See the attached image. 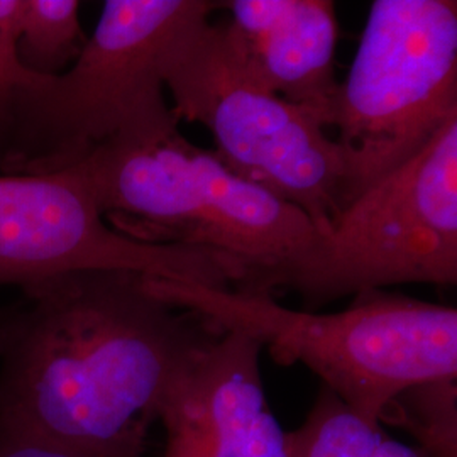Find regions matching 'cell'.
I'll list each match as a JSON object with an SVG mask.
<instances>
[{"label":"cell","mask_w":457,"mask_h":457,"mask_svg":"<svg viewBox=\"0 0 457 457\" xmlns=\"http://www.w3.org/2000/svg\"><path fill=\"white\" fill-rule=\"evenodd\" d=\"M21 290L0 343V424L85 457H143L171 388L222 328L134 271H71Z\"/></svg>","instance_id":"cell-1"},{"label":"cell","mask_w":457,"mask_h":457,"mask_svg":"<svg viewBox=\"0 0 457 457\" xmlns=\"http://www.w3.org/2000/svg\"><path fill=\"white\" fill-rule=\"evenodd\" d=\"M73 168L117 234L212 253L232 266L230 290L300 262L322 239L307 213L232 173L179 122L120 134Z\"/></svg>","instance_id":"cell-2"},{"label":"cell","mask_w":457,"mask_h":457,"mask_svg":"<svg viewBox=\"0 0 457 457\" xmlns=\"http://www.w3.org/2000/svg\"><path fill=\"white\" fill-rule=\"evenodd\" d=\"M145 285L222 330L249 336L279 364H303L375 424L411 385L457 378L454 307L376 290L358 295L345 311L317 313L287 309L270 295L163 278L145 277Z\"/></svg>","instance_id":"cell-3"},{"label":"cell","mask_w":457,"mask_h":457,"mask_svg":"<svg viewBox=\"0 0 457 457\" xmlns=\"http://www.w3.org/2000/svg\"><path fill=\"white\" fill-rule=\"evenodd\" d=\"M160 71L175 117L205 126L224 166L328 232L351 204L343 147L315 115L253 77L228 21L200 17L181 28Z\"/></svg>","instance_id":"cell-4"},{"label":"cell","mask_w":457,"mask_h":457,"mask_svg":"<svg viewBox=\"0 0 457 457\" xmlns=\"http://www.w3.org/2000/svg\"><path fill=\"white\" fill-rule=\"evenodd\" d=\"M215 11L220 2L107 0L73 65L54 77L29 71L19 88L0 175L65 171L120 134L180 122L164 98L162 53Z\"/></svg>","instance_id":"cell-5"},{"label":"cell","mask_w":457,"mask_h":457,"mask_svg":"<svg viewBox=\"0 0 457 457\" xmlns=\"http://www.w3.org/2000/svg\"><path fill=\"white\" fill-rule=\"evenodd\" d=\"M457 114L405 163L364 190L311 253L234 292L298 295L320 307L403 283L456 285Z\"/></svg>","instance_id":"cell-6"},{"label":"cell","mask_w":457,"mask_h":457,"mask_svg":"<svg viewBox=\"0 0 457 457\" xmlns=\"http://www.w3.org/2000/svg\"><path fill=\"white\" fill-rule=\"evenodd\" d=\"M456 114V2H373L328 119L345 154L351 204Z\"/></svg>","instance_id":"cell-7"},{"label":"cell","mask_w":457,"mask_h":457,"mask_svg":"<svg viewBox=\"0 0 457 457\" xmlns=\"http://www.w3.org/2000/svg\"><path fill=\"white\" fill-rule=\"evenodd\" d=\"M85 270H122L230 290L232 268L212 253L143 245L111 228L77 168L0 175V285L24 288Z\"/></svg>","instance_id":"cell-8"},{"label":"cell","mask_w":457,"mask_h":457,"mask_svg":"<svg viewBox=\"0 0 457 457\" xmlns=\"http://www.w3.org/2000/svg\"><path fill=\"white\" fill-rule=\"evenodd\" d=\"M262 349L222 330L200 351L164 402V457H288V434L262 386Z\"/></svg>","instance_id":"cell-9"},{"label":"cell","mask_w":457,"mask_h":457,"mask_svg":"<svg viewBox=\"0 0 457 457\" xmlns=\"http://www.w3.org/2000/svg\"><path fill=\"white\" fill-rule=\"evenodd\" d=\"M245 65L264 88L307 109L324 128L339 90L336 46L339 22L330 0H228Z\"/></svg>","instance_id":"cell-10"},{"label":"cell","mask_w":457,"mask_h":457,"mask_svg":"<svg viewBox=\"0 0 457 457\" xmlns=\"http://www.w3.org/2000/svg\"><path fill=\"white\" fill-rule=\"evenodd\" d=\"M88 36L77 0H21L17 54L28 71L41 77L62 75L80 56Z\"/></svg>","instance_id":"cell-11"},{"label":"cell","mask_w":457,"mask_h":457,"mask_svg":"<svg viewBox=\"0 0 457 457\" xmlns=\"http://www.w3.org/2000/svg\"><path fill=\"white\" fill-rule=\"evenodd\" d=\"M383 436L381 425L322 386L307 420L288 434V457H373Z\"/></svg>","instance_id":"cell-12"},{"label":"cell","mask_w":457,"mask_h":457,"mask_svg":"<svg viewBox=\"0 0 457 457\" xmlns=\"http://www.w3.org/2000/svg\"><path fill=\"white\" fill-rule=\"evenodd\" d=\"M457 378L428 379L400 393L383 422L405 427L432 457H457Z\"/></svg>","instance_id":"cell-13"},{"label":"cell","mask_w":457,"mask_h":457,"mask_svg":"<svg viewBox=\"0 0 457 457\" xmlns=\"http://www.w3.org/2000/svg\"><path fill=\"white\" fill-rule=\"evenodd\" d=\"M21 0H0V162L9 146L17 94L29 71L17 54V22Z\"/></svg>","instance_id":"cell-14"},{"label":"cell","mask_w":457,"mask_h":457,"mask_svg":"<svg viewBox=\"0 0 457 457\" xmlns=\"http://www.w3.org/2000/svg\"><path fill=\"white\" fill-rule=\"evenodd\" d=\"M0 457H85L58 444L0 424Z\"/></svg>","instance_id":"cell-15"},{"label":"cell","mask_w":457,"mask_h":457,"mask_svg":"<svg viewBox=\"0 0 457 457\" xmlns=\"http://www.w3.org/2000/svg\"><path fill=\"white\" fill-rule=\"evenodd\" d=\"M373 457H422V454L403 442L395 441L383 436Z\"/></svg>","instance_id":"cell-16"},{"label":"cell","mask_w":457,"mask_h":457,"mask_svg":"<svg viewBox=\"0 0 457 457\" xmlns=\"http://www.w3.org/2000/svg\"><path fill=\"white\" fill-rule=\"evenodd\" d=\"M16 307H9V309H0V341L4 337V332H5V327L9 324L12 313H14Z\"/></svg>","instance_id":"cell-17"}]
</instances>
